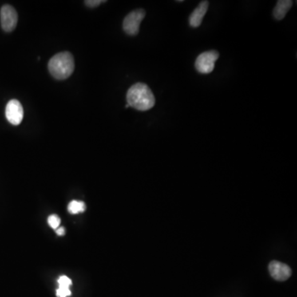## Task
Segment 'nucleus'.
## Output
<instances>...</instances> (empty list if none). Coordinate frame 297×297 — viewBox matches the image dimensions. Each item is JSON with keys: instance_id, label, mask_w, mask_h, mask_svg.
Instances as JSON below:
<instances>
[{"instance_id": "1", "label": "nucleus", "mask_w": 297, "mask_h": 297, "mask_svg": "<svg viewBox=\"0 0 297 297\" xmlns=\"http://www.w3.org/2000/svg\"><path fill=\"white\" fill-rule=\"evenodd\" d=\"M127 104L138 111H148L153 108L155 98L151 88L143 83L134 84L127 93Z\"/></svg>"}, {"instance_id": "2", "label": "nucleus", "mask_w": 297, "mask_h": 297, "mask_svg": "<svg viewBox=\"0 0 297 297\" xmlns=\"http://www.w3.org/2000/svg\"><path fill=\"white\" fill-rule=\"evenodd\" d=\"M75 60L71 53L61 52L55 55L48 63V69L56 80H66L75 70Z\"/></svg>"}, {"instance_id": "3", "label": "nucleus", "mask_w": 297, "mask_h": 297, "mask_svg": "<svg viewBox=\"0 0 297 297\" xmlns=\"http://www.w3.org/2000/svg\"><path fill=\"white\" fill-rule=\"evenodd\" d=\"M145 16L144 9H136L125 17L123 21V30L129 36H136L140 30V22Z\"/></svg>"}, {"instance_id": "4", "label": "nucleus", "mask_w": 297, "mask_h": 297, "mask_svg": "<svg viewBox=\"0 0 297 297\" xmlns=\"http://www.w3.org/2000/svg\"><path fill=\"white\" fill-rule=\"evenodd\" d=\"M219 58V53L215 51L203 52L198 56L195 62V67L199 73H210L213 71L215 61Z\"/></svg>"}, {"instance_id": "5", "label": "nucleus", "mask_w": 297, "mask_h": 297, "mask_svg": "<svg viewBox=\"0 0 297 297\" xmlns=\"http://www.w3.org/2000/svg\"><path fill=\"white\" fill-rule=\"evenodd\" d=\"M0 20L3 30L7 33L13 32L17 27L18 20V16L15 9L11 5H4L0 11Z\"/></svg>"}, {"instance_id": "6", "label": "nucleus", "mask_w": 297, "mask_h": 297, "mask_svg": "<svg viewBox=\"0 0 297 297\" xmlns=\"http://www.w3.org/2000/svg\"><path fill=\"white\" fill-rule=\"evenodd\" d=\"M5 115L9 122L12 125H19L23 119V108L17 99H12L7 104Z\"/></svg>"}, {"instance_id": "7", "label": "nucleus", "mask_w": 297, "mask_h": 297, "mask_svg": "<svg viewBox=\"0 0 297 297\" xmlns=\"http://www.w3.org/2000/svg\"><path fill=\"white\" fill-rule=\"evenodd\" d=\"M268 270L271 278L279 282H284L291 276V267L278 261H271L268 266Z\"/></svg>"}, {"instance_id": "8", "label": "nucleus", "mask_w": 297, "mask_h": 297, "mask_svg": "<svg viewBox=\"0 0 297 297\" xmlns=\"http://www.w3.org/2000/svg\"><path fill=\"white\" fill-rule=\"evenodd\" d=\"M209 7L208 1H203L198 5L197 8L195 9L192 14L189 17L190 26L192 28H198L203 22V17L206 15Z\"/></svg>"}, {"instance_id": "9", "label": "nucleus", "mask_w": 297, "mask_h": 297, "mask_svg": "<svg viewBox=\"0 0 297 297\" xmlns=\"http://www.w3.org/2000/svg\"><path fill=\"white\" fill-rule=\"evenodd\" d=\"M291 0H279L274 9V16L277 20H282L292 6Z\"/></svg>"}, {"instance_id": "10", "label": "nucleus", "mask_w": 297, "mask_h": 297, "mask_svg": "<svg viewBox=\"0 0 297 297\" xmlns=\"http://www.w3.org/2000/svg\"><path fill=\"white\" fill-rule=\"evenodd\" d=\"M86 209V206L83 202L80 201H72L68 206V211L72 215L82 213Z\"/></svg>"}, {"instance_id": "11", "label": "nucleus", "mask_w": 297, "mask_h": 297, "mask_svg": "<svg viewBox=\"0 0 297 297\" xmlns=\"http://www.w3.org/2000/svg\"><path fill=\"white\" fill-rule=\"evenodd\" d=\"M48 224L52 229L56 230L61 224V219L57 215H51L48 218Z\"/></svg>"}, {"instance_id": "12", "label": "nucleus", "mask_w": 297, "mask_h": 297, "mask_svg": "<svg viewBox=\"0 0 297 297\" xmlns=\"http://www.w3.org/2000/svg\"><path fill=\"white\" fill-rule=\"evenodd\" d=\"M59 286L61 287H69L72 285V281L70 278L66 276H61L58 279Z\"/></svg>"}, {"instance_id": "13", "label": "nucleus", "mask_w": 297, "mask_h": 297, "mask_svg": "<svg viewBox=\"0 0 297 297\" xmlns=\"http://www.w3.org/2000/svg\"><path fill=\"white\" fill-rule=\"evenodd\" d=\"M71 295V291L69 290V287H61L59 286L58 289L56 290V295L57 297H67Z\"/></svg>"}, {"instance_id": "14", "label": "nucleus", "mask_w": 297, "mask_h": 297, "mask_svg": "<svg viewBox=\"0 0 297 297\" xmlns=\"http://www.w3.org/2000/svg\"><path fill=\"white\" fill-rule=\"evenodd\" d=\"M105 2L106 1H102V0H88V1H84V4L89 8H96Z\"/></svg>"}, {"instance_id": "15", "label": "nucleus", "mask_w": 297, "mask_h": 297, "mask_svg": "<svg viewBox=\"0 0 297 297\" xmlns=\"http://www.w3.org/2000/svg\"><path fill=\"white\" fill-rule=\"evenodd\" d=\"M56 234L60 235V236H62V235H64L65 234V230L64 227H59L58 229H56Z\"/></svg>"}, {"instance_id": "16", "label": "nucleus", "mask_w": 297, "mask_h": 297, "mask_svg": "<svg viewBox=\"0 0 297 297\" xmlns=\"http://www.w3.org/2000/svg\"><path fill=\"white\" fill-rule=\"evenodd\" d=\"M130 108V106L128 105V104H127V105H126V108Z\"/></svg>"}]
</instances>
